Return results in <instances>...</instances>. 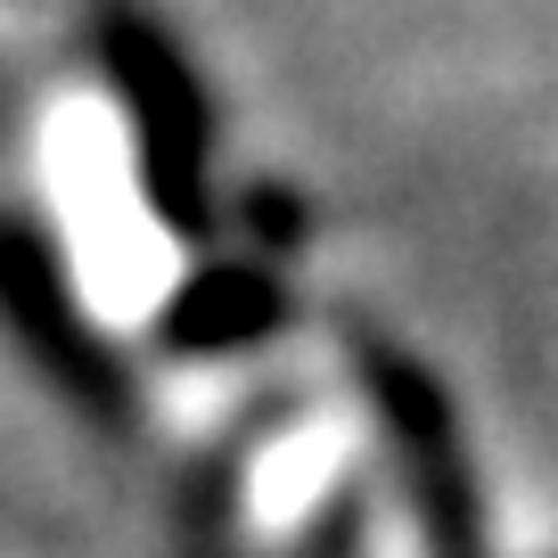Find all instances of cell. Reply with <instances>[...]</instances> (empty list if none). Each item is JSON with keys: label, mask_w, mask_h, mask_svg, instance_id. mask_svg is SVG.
Masks as SVG:
<instances>
[{"label": "cell", "mask_w": 558, "mask_h": 558, "mask_svg": "<svg viewBox=\"0 0 558 558\" xmlns=\"http://www.w3.org/2000/svg\"><path fill=\"white\" fill-rule=\"evenodd\" d=\"M90 41H99V74L116 90L123 123H132L140 206L181 246H206L214 222H222V197H214V107L197 66L148 9H107Z\"/></svg>", "instance_id": "6da1fadb"}, {"label": "cell", "mask_w": 558, "mask_h": 558, "mask_svg": "<svg viewBox=\"0 0 558 558\" xmlns=\"http://www.w3.org/2000/svg\"><path fill=\"white\" fill-rule=\"evenodd\" d=\"M353 378H362V402H369L386 452L402 469V493H411L427 558H493L485 485H476V460H469V436H460V411L444 395V378L418 353L386 345V337L353 345Z\"/></svg>", "instance_id": "7a4b0ae2"}, {"label": "cell", "mask_w": 558, "mask_h": 558, "mask_svg": "<svg viewBox=\"0 0 558 558\" xmlns=\"http://www.w3.org/2000/svg\"><path fill=\"white\" fill-rule=\"evenodd\" d=\"M0 313H9V337L25 345V362L66 395V411H83L90 427H132V369L83 313L66 246L50 239L34 206L9 214V239H0Z\"/></svg>", "instance_id": "3957f363"}, {"label": "cell", "mask_w": 558, "mask_h": 558, "mask_svg": "<svg viewBox=\"0 0 558 558\" xmlns=\"http://www.w3.org/2000/svg\"><path fill=\"white\" fill-rule=\"evenodd\" d=\"M296 320L288 279L255 255H206L190 263L173 296L157 304V345L173 362H239V353L271 345L279 329Z\"/></svg>", "instance_id": "277c9868"}]
</instances>
